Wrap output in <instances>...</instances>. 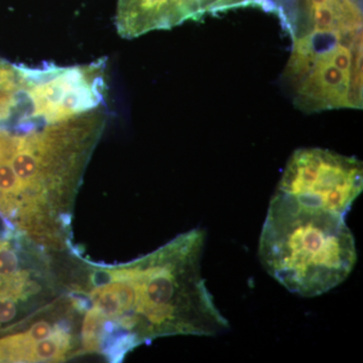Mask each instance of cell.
Returning a JSON list of instances; mask_svg holds the SVG:
<instances>
[{"instance_id": "8992f818", "label": "cell", "mask_w": 363, "mask_h": 363, "mask_svg": "<svg viewBox=\"0 0 363 363\" xmlns=\"http://www.w3.org/2000/svg\"><path fill=\"white\" fill-rule=\"evenodd\" d=\"M107 319L96 308L92 307L85 314L82 324V347L87 352L101 350L106 337Z\"/></svg>"}, {"instance_id": "3957f363", "label": "cell", "mask_w": 363, "mask_h": 363, "mask_svg": "<svg viewBox=\"0 0 363 363\" xmlns=\"http://www.w3.org/2000/svg\"><path fill=\"white\" fill-rule=\"evenodd\" d=\"M277 16L293 40L284 76L338 83L362 74V0H285Z\"/></svg>"}, {"instance_id": "5b68a950", "label": "cell", "mask_w": 363, "mask_h": 363, "mask_svg": "<svg viewBox=\"0 0 363 363\" xmlns=\"http://www.w3.org/2000/svg\"><path fill=\"white\" fill-rule=\"evenodd\" d=\"M203 18L197 0H118L116 25L124 39Z\"/></svg>"}, {"instance_id": "6da1fadb", "label": "cell", "mask_w": 363, "mask_h": 363, "mask_svg": "<svg viewBox=\"0 0 363 363\" xmlns=\"http://www.w3.org/2000/svg\"><path fill=\"white\" fill-rule=\"evenodd\" d=\"M205 240L204 230L193 229L114 269L135 292L130 312L117 322L130 348L161 336H214L228 330L202 277Z\"/></svg>"}, {"instance_id": "277c9868", "label": "cell", "mask_w": 363, "mask_h": 363, "mask_svg": "<svg viewBox=\"0 0 363 363\" xmlns=\"http://www.w3.org/2000/svg\"><path fill=\"white\" fill-rule=\"evenodd\" d=\"M362 189V161L329 150L311 147L294 152L277 191L345 217Z\"/></svg>"}, {"instance_id": "52a82bcc", "label": "cell", "mask_w": 363, "mask_h": 363, "mask_svg": "<svg viewBox=\"0 0 363 363\" xmlns=\"http://www.w3.org/2000/svg\"><path fill=\"white\" fill-rule=\"evenodd\" d=\"M21 264L18 253L7 241L0 238V283L11 281L20 276Z\"/></svg>"}, {"instance_id": "ba28073f", "label": "cell", "mask_w": 363, "mask_h": 363, "mask_svg": "<svg viewBox=\"0 0 363 363\" xmlns=\"http://www.w3.org/2000/svg\"><path fill=\"white\" fill-rule=\"evenodd\" d=\"M247 0H197L203 16L227 9L245 6Z\"/></svg>"}, {"instance_id": "7a4b0ae2", "label": "cell", "mask_w": 363, "mask_h": 363, "mask_svg": "<svg viewBox=\"0 0 363 363\" xmlns=\"http://www.w3.org/2000/svg\"><path fill=\"white\" fill-rule=\"evenodd\" d=\"M259 257L286 290L313 298L350 277L357 252L345 217L277 191L260 234Z\"/></svg>"}]
</instances>
